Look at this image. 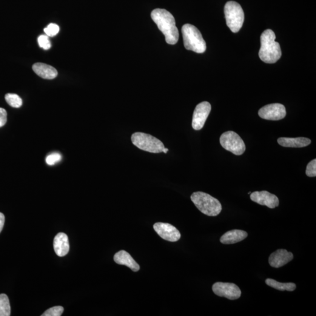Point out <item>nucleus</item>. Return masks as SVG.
Returning a JSON list of instances; mask_svg holds the SVG:
<instances>
[{
	"mask_svg": "<svg viewBox=\"0 0 316 316\" xmlns=\"http://www.w3.org/2000/svg\"><path fill=\"white\" fill-rule=\"evenodd\" d=\"M5 222V216L2 213H0V233L1 232L2 229H3Z\"/></svg>",
	"mask_w": 316,
	"mask_h": 316,
	"instance_id": "obj_28",
	"label": "nucleus"
},
{
	"mask_svg": "<svg viewBox=\"0 0 316 316\" xmlns=\"http://www.w3.org/2000/svg\"><path fill=\"white\" fill-rule=\"evenodd\" d=\"M168 150H168L167 149H165V148L164 150H163V152H164L165 153H166Z\"/></svg>",
	"mask_w": 316,
	"mask_h": 316,
	"instance_id": "obj_29",
	"label": "nucleus"
},
{
	"mask_svg": "<svg viewBox=\"0 0 316 316\" xmlns=\"http://www.w3.org/2000/svg\"><path fill=\"white\" fill-rule=\"evenodd\" d=\"M278 144L284 147L303 148L311 144L310 139L304 137L298 138H280L278 139Z\"/></svg>",
	"mask_w": 316,
	"mask_h": 316,
	"instance_id": "obj_18",
	"label": "nucleus"
},
{
	"mask_svg": "<svg viewBox=\"0 0 316 316\" xmlns=\"http://www.w3.org/2000/svg\"><path fill=\"white\" fill-rule=\"evenodd\" d=\"M62 155L59 153H53L48 155L46 158V162L48 165H54L61 161Z\"/></svg>",
	"mask_w": 316,
	"mask_h": 316,
	"instance_id": "obj_26",
	"label": "nucleus"
},
{
	"mask_svg": "<svg viewBox=\"0 0 316 316\" xmlns=\"http://www.w3.org/2000/svg\"><path fill=\"white\" fill-rule=\"evenodd\" d=\"M5 99L7 103L14 108H19L22 105L21 98L16 94L8 93L5 95Z\"/></svg>",
	"mask_w": 316,
	"mask_h": 316,
	"instance_id": "obj_21",
	"label": "nucleus"
},
{
	"mask_svg": "<svg viewBox=\"0 0 316 316\" xmlns=\"http://www.w3.org/2000/svg\"><path fill=\"white\" fill-rule=\"evenodd\" d=\"M212 290L215 294L230 300H236L241 297V291L234 283H216L213 284Z\"/></svg>",
	"mask_w": 316,
	"mask_h": 316,
	"instance_id": "obj_8",
	"label": "nucleus"
},
{
	"mask_svg": "<svg viewBox=\"0 0 316 316\" xmlns=\"http://www.w3.org/2000/svg\"><path fill=\"white\" fill-rule=\"evenodd\" d=\"M258 115L261 118L267 120L278 121L285 117V107L280 103L266 105L259 110Z\"/></svg>",
	"mask_w": 316,
	"mask_h": 316,
	"instance_id": "obj_9",
	"label": "nucleus"
},
{
	"mask_svg": "<svg viewBox=\"0 0 316 316\" xmlns=\"http://www.w3.org/2000/svg\"><path fill=\"white\" fill-rule=\"evenodd\" d=\"M247 236L248 233L245 231L233 230L222 235L220 241L223 244H233L243 241Z\"/></svg>",
	"mask_w": 316,
	"mask_h": 316,
	"instance_id": "obj_17",
	"label": "nucleus"
},
{
	"mask_svg": "<svg viewBox=\"0 0 316 316\" xmlns=\"http://www.w3.org/2000/svg\"><path fill=\"white\" fill-rule=\"evenodd\" d=\"M133 144L139 149L153 153L163 152L165 146L158 138L148 133H135L132 136Z\"/></svg>",
	"mask_w": 316,
	"mask_h": 316,
	"instance_id": "obj_6",
	"label": "nucleus"
},
{
	"mask_svg": "<svg viewBox=\"0 0 316 316\" xmlns=\"http://www.w3.org/2000/svg\"><path fill=\"white\" fill-rule=\"evenodd\" d=\"M64 309L62 306H55L48 309L42 316H61L64 313Z\"/></svg>",
	"mask_w": 316,
	"mask_h": 316,
	"instance_id": "obj_22",
	"label": "nucleus"
},
{
	"mask_svg": "<svg viewBox=\"0 0 316 316\" xmlns=\"http://www.w3.org/2000/svg\"><path fill=\"white\" fill-rule=\"evenodd\" d=\"M224 14L228 27L233 33H238L244 21V13L241 5L235 1L227 2L225 5Z\"/></svg>",
	"mask_w": 316,
	"mask_h": 316,
	"instance_id": "obj_5",
	"label": "nucleus"
},
{
	"mask_svg": "<svg viewBox=\"0 0 316 316\" xmlns=\"http://www.w3.org/2000/svg\"><path fill=\"white\" fill-rule=\"evenodd\" d=\"M150 16L159 30L164 33L167 43L170 45L177 43L179 34L172 14L166 10L156 8L152 11Z\"/></svg>",
	"mask_w": 316,
	"mask_h": 316,
	"instance_id": "obj_1",
	"label": "nucleus"
},
{
	"mask_svg": "<svg viewBox=\"0 0 316 316\" xmlns=\"http://www.w3.org/2000/svg\"><path fill=\"white\" fill-rule=\"evenodd\" d=\"M190 199L196 207L204 215L208 216H217L221 212L222 206L220 202L217 199L212 197L207 193L194 192Z\"/></svg>",
	"mask_w": 316,
	"mask_h": 316,
	"instance_id": "obj_3",
	"label": "nucleus"
},
{
	"mask_svg": "<svg viewBox=\"0 0 316 316\" xmlns=\"http://www.w3.org/2000/svg\"><path fill=\"white\" fill-rule=\"evenodd\" d=\"M306 174L309 177H316V159H313L307 165Z\"/></svg>",
	"mask_w": 316,
	"mask_h": 316,
	"instance_id": "obj_25",
	"label": "nucleus"
},
{
	"mask_svg": "<svg viewBox=\"0 0 316 316\" xmlns=\"http://www.w3.org/2000/svg\"><path fill=\"white\" fill-rule=\"evenodd\" d=\"M267 285L281 291L293 292L297 288V285L293 283H280L272 279H267L266 281Z\"/></svg>",
	"mask_w": 316,
	"mask_h": 316,
	"instance_id": "obj_19",
	"label": "nucleus"
},
{
	"mask_svg": "<svg viewBox=\"0 0 316 316\" xmlns=\"http://www.w3.org/2000/svg\"><path fill=\"white\" fill-rule=\"evenodd\" d=\"M39 47L43 48L45 50H50L51 47V43L49 36L42 35L39 36L38 39Z\"/></svg>",
	"mask_w": 316,
	"mask_h": 316,
	"instance_id": "obj_23",
	"label": "nucleus"
},
{
	"mask_svg": "<svg viewBox=\"0 0 316 316\" xmlns=\"http://www.w3.org/2000/svg\"><path fill=\"white\" fill-rule=\"evenodd\" d=\"M221 146L235 155H243L246 151V145L237 133L230 131L222 134L220 138Z\"/></svg>",
	"mask_w": 316,
	"mask_h": 316,
	"instance_id": "obj_7",
	"label": "nucleus"
},
{
	"mask_svg": "<svg viewBox=\"0 0 316 316\" xmlns=\"http://www.w3.org/2000/svg\"><path fill=\"white\" fill-rule=\"evenodd\" d=\"M33 69L37 75L45 79H53L58 75V71L55 67L43 63H36L33 65Z\"/></svg>",
	"mask_w": 316,
	"mask_h": 316,
	"instance_id": "obj_16",
	"label": "nucleus"
},
{
	"mask_svg": "<svg viewBox=\"0 0 316 316\" xmlns=\"http://www.w3.org/2000/svg\"><path fill=\"white\" fill-rule=\"evenodd\" d=\"M183 42L187 50L203 53L206 50V43L197 28L191 24H184L182 28Z\"/></svg>",
	"mask_w": 316,
	"mask_h": 316,
	"instance_id": "obj_4",
	"label": "nucleus"
},
{
	"mask_svg": "<svg viewBox=\"0 0 316 316\" xmlns=\"http://www.w3.org/2000/svg\"><path fill=\"white\" fill-rule=\"evenodd\" d=\"M44 32L48 36H54L59 32V27L55 24H50L44 29Z\"/></svg>",
	"mask_w": 316,
	"mask_h": 316,
	"instance_id": "obj_24",
	"label": "nucleus"
},
{
	"mask_svg": "<svg viewBox=\"0 0 316 316\" xmlns=\"http://www.w3.org/2000/svg\"><path fill=\"white\" fill-rule=\"evenodd\" d=\"M114 260L116 264L130 267L133 272H138L140 269L139 265L136 263L129 253L125 250H121L116 252L114 257Z\"/></svg>",
	"mask_w": 316,
	"mask_h": 316,
	"instance_id": "obj_15",
	"label": "nucleus"
},
{
	"mask_svg": "<svg viewBox=\"0 0 316 316\" xmlns=\"http://www.w3.org/2000/svg\"><path fill=\"white\" fill-rule=\"evenodd\" d=\"M11 315V306L7 296L0 295V316H9Z\"/></svg>",
	"mask_w": 316,
	"mask_h": 316,
	"instance_id": "obj_20",
	"label": "nucleus"
},
{
	"mask_svg": "<svg viewBox=\"0 0 316 316\" xmlns=\"http://www.w3.org/2000/svg\"><path fill=\"white\" fill-rule=\"evenodd\" d=\"M250 200L262 206L274 209L279 206L280 200L277 196L267 191L254 192L250 193Z\"/></svg>",
	"mask_w": 316,
	"mask_h": 316,
	"instance_id": "obj_12",
	"label": "nucleus"
},
{
	"mask_svg": "<svg viewBox=\"0 0 316 316\" xmlns=\"http://www.w3.org/2000/svg\"><path fill=\"white\" fill-rule=\"evenodd\" d=\"M53 248L57 255L60 257H65L69 251V243L67 235L60 233L56 235L53 241Z\"/></svg>",
	"mask_w": 316,
	"mask_h": 316,
	"instance_id": "obj_14",
	"label": "nucleus"
},
{
	"mask_svg": "<svg viewBox=\"0 0 316 316\" xmlns=\"http://www.w3.org/2000/svg\"><path fill=\"white\" fill-rule=\"evenodd\" d=\"M153 229L162 238L167 241L176 242L181 237L179 230L170 224L156 223L153 225Z\"/></svg>",
	"mask_w": 316,
	"mask_h": 316,
	"instance_id": "obj_11",
	"label": "nucleus"
},
{
	"mask_svg": "<svg viewBox=\"0 0 316 316\" xmlns=\"http://www.w3.org/2000/svg\"><path fill=\"white\" fill-rule=\"evenodd\" d=\"M7 121V113L6 110L0 108V128L3 127Z\"/></svg>",
	"mask_w": 316,
	"mask_h": 316,
	"instance_id": "obj_27",
	"label": "nucleus"
},
{
	"mask_svg": "<svg viewBox=\"0 0 316 316\" xmlns=\"http://www.w3.org/2000/svg\"><path fill=\"white\" fill-rule=\"evenodd\" d=\"M276 36L271 30H266L261 36V48L259 56L266 64H275L282 56L280 44L275 41Z\"/></svg>",
	"mask_w": 316,
	"mask_h": 316,
	"instance_id": "obj_2",
	"label": "nucleus"
},
{
	"mask_svg": "<svg viewBox=\"0 0 316 316\" xmlns=\"http://www.w3.org/2000/svg\"><path fill=\"white\" fill-rule=\"evenodd\" d=\"M211 110L212 106L209 102L203 101L197 105L193 115L192 125L193 129L199 131L203 129Z\"/></svg>",
	"mask_w": 316,
	"mask_h": 316,
	"instance_id": "obj_10",
	"label": "nucleus"
},
{
	"mask_svg": "<svg viewBox=\"0 0 316 316\" xmlns=\"http://www.w3.org/2000/svg\"><path fill=\"white\" fill-rule=\"evenodd\" d=\"M292 252L284 249H280L272 253L269 256V264L273 267H281L289 263L293 259Z\"/></svg>",
	"mask_w": 316,
	"mask_h": 316,
	"instance_id": "obj_13",
	"label": "nucleus"
}]
</instances>
